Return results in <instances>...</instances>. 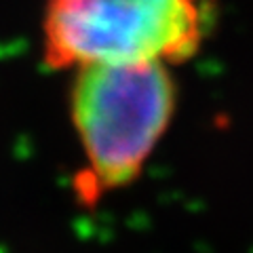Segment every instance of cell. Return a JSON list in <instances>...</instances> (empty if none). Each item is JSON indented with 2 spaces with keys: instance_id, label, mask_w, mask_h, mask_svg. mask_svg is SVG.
Segmentation results:
<instances>
[{
  "instance_id": "6da1fadb",
  "label": "cell",
  "mask_w": 253,
  "mask_h": 253,
  "mask_svg": "<svg viewBox=\"0 0 253 253\" xmlns=\"http://www.w3.org/2000/svg\"><path fill=\"white\" fill-rule=\"evenodd\" d=\"M171 68L121 61L72 70L70 116L84 154L76 188L86 203L135 181L167 133L177 104Z\"/></svg>"
},
{
  "instance_id": "7a4b0ae2",
  "label": "cell",
  "mask_w": 253,
  "mask_h": 253,
  "mask_svg": "<svg viewBox=\"0 0 253 253\" xmlns=\"http://www.w3.org/2000/svg\"><path fill=\"white\" fill-rule=\"evenodd\" d=\"M217 0H41V53L51 70L91 63L192 59Z\"/></svg>"
}]
</instances>
